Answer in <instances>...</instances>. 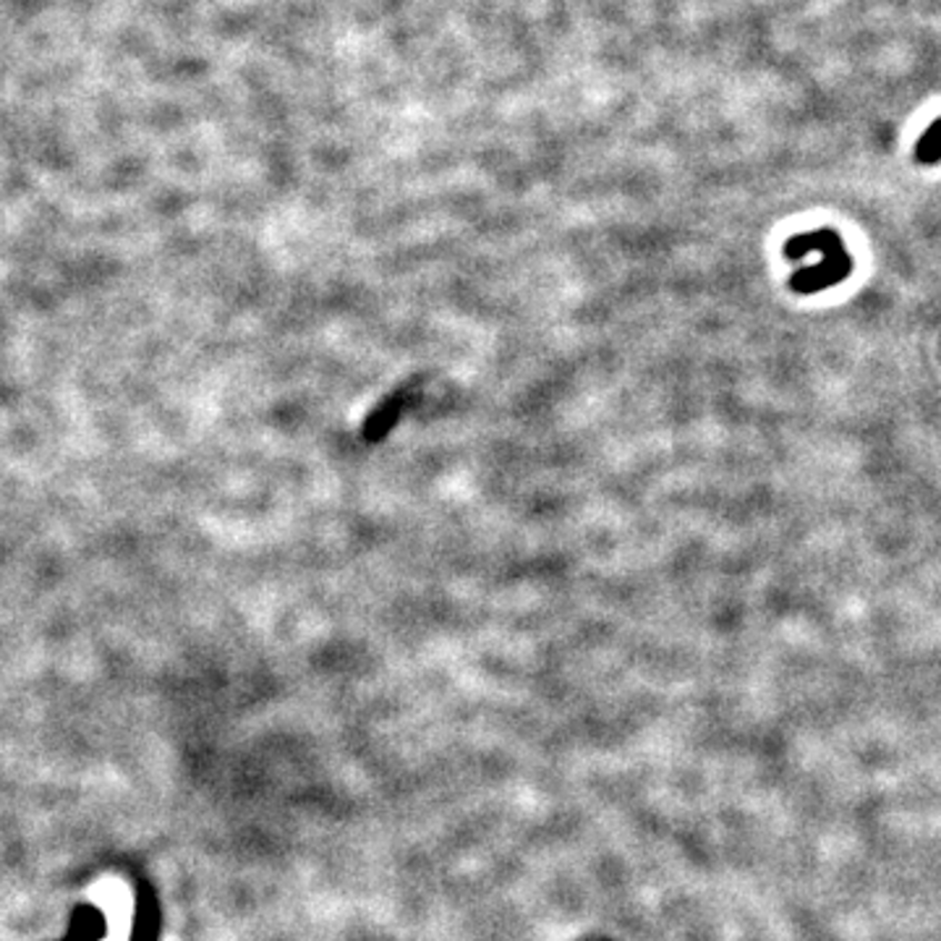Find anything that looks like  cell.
<instances>
[{"label":"cell","instance_id":"6da1fadb","mask_svg":"<svg viewBox=\"0 0 941 941\" xmlns=\"http://www.w3.org/2000/svg\"><path fill=\"white\" fill-rule=\"evenodd\" d=\"M809 254H819V259L817 264L803 267L790 278V288L795 293L809 296L824 291L829 286L842 283L853 270V259H850L842 236L834 228H819V231L792 236L784 243V257L788 259H803Z\"/></svg>","mask_w":941,"mask_h":941},{"label":"cell","instance_id":"7a4b0ae2","mask_svg":"<svg viewBox=\"0 0 941 941\" xmlns=\"http://www.w3.org/2000/svg\"><path fill=\"white\" fill-rule=\"evenodd\" d=\"M913 158H915L918 166H925V168L939 166V162H941V118H937V121H933L929 129L923 131V137L918 139Z\"/></svg>","mask_w":941,"mask_h":941}]
</instances>
